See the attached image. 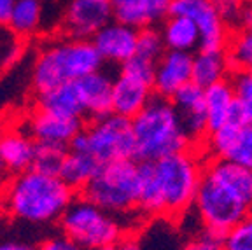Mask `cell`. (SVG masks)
<instances>
[{
  "label": "cell",
  "instance_id": "6da1fadb",
  "mask_svg": "<svg viewBox=\"0 0 252 250\" xmlns=\"http://www.w3.org/2000/svg\"><path fill=\"white\" fill-rule=\"evenodd\" d=\"M193 210L201 229L224 238L252 212V170L229 159H207Z\"/></svg>",
  "mask_w": 252,
  "mask_h": 250
},
{
  "label": "cell",
  "instance_id": "7a4b0ae2",
  "mask_svg": "<svg viewBox=\"0 0 252 250\" xmlns=\"http://www.w3.org/2000/svg\"><path fill=\"white\" fill-rule=\"evenodd\" d=\"M205 163L207 159L196 145L158 161L140 163V214L181 217L193 208Z\"/></svg>",
  "mask_w": 252,
  "mask_h": 250
},
{
  "label": "cell",
  "instance_id": "3957f363",
  "mask_svg": "<svg viewBox=\"0 0 252 250\" xmlns=\"http://www.w3.org/2000/svg\"><path fill=\"white\" fill-rule=\"evenodd\" d=\"M74 192L58 175H46L30 168L14 175L5 184L0 207L12 219L47 224L60 220L74 201Z\"/></svg>",
  "mask_w": 252,
  "mask_h": 250
},
{
  "label": "cell",
  "instance_id": "277c9868",
  "mask_svg": "<svg viewBox=\"0 0 252 250\" xmlns=\"http://www.w3.org/2000/svg\"><path fill=\"white\" fill-rule=\"evenodd\" d=\"M135 138V159L158 161L170 154L194 147L186 131L179 110L172 100L154 96L142 112L131 119Z\"/></svg>",
  "mask_w": 252,
  "mask_h": 250
},
{
  "label": "cell",
  "instance_id": "5b68a950",
  "mask_svg": "<svg viewBox=\"0 0 252 250\" xmlns=\"http://www.w3.org/2000/svg\"><path fill=\"white\" fill-rule=\"evenodd\" d=\"M103 60L93 40L72 39L49 42L39 51L32 66V88L37 94L102 70Z\"/></svg>",
  "mask_w": 252,
  "mask_h": 250
},
{
  "label": "cell",
  "instance_id": "8992f818",
  "mask_svg": "<svg viewBox=\"0 0 252 250\" xmlns=\"http://www.w3.org/2000/svg\"><path fill=\"white\" fill-rule=\"evenodd\" d=\"M81 196L118 217L140 212V161L121 159L102 164L93 180L81 191Z\"/></svg>",
  "mask_w": 252,
  "mask_h": 250
},
{
  "label": "cell",
  "instance_id": "52a82bcc",
  "mask_svg": "<svg viewBox=\"0 0 252 250\" xmlns=\"http://www.w3.org/2000/svg\"><path fill=\"white\" fill-rule=\"evenodd\" d=\"M58 222L62 235L74 240L84 250L112 249L126 236L121 217L100 208L84 196L74 198Z\"/></svg>",
  "mask_w": 252,
  "mask_h": 250
},
{
  "label": "cell",
  "instance_id": "ba28073f",
  "mask_svg": "<svg viewBox=\"0 0 252 250\" xmlns=\"http://www.w3.org/2000/svg\"><path fill=\"white\" fill-rule=\"evenodd\" d=\"M70 151L88 153L100 164L121 159H135V138L131 119L109 114L93 119L72 140Z\"/></svg>",
  "mask_w": 252,
  "mask_h": 250
},
{
  "label": "cell",
  "instance_id": "9c48e42d",
  "mask_svg": "<svg viewBox=\"0 0 252 250\" xmlns=\"http://www.w3.org/2000/svg\"><path fill=\"white\" fill-rule=\"evenodd\" d=\"M154 68L156 65L133 56L121 66L114 77L112 91V114L133 119L146 109L154 94Z\"/></svg>",
  "mask_w": 252,
  "mask_h": 250
},
{
  "label": "cell",
  "instance_id": "30bf717a",
  "mask_svg": "<svg viewBox=\"0 0 252 250\" xmlns=\"http://www.w3.org/2000/svg\"><path fill=\"white\" fill-rule=\"evenodd\" d=\"M170 14L184 16L196 25L201 37L200 49L226 51L231 28L220 18L210 0H172Z\"/></svg>",
  "mask_w": 252,
  "mask_h": 250
},
{
  "label": "cell",
  "instance_id": "8fae6325",
  "mask_svg": "<svg viewBox=\"0 0 252 250\" xmlns=\"http://www.w3.org/2000/svg\"><path fill=\"white\" fill-rule=\"evenodd\" d=\"M203 151L210 157H220L252 170V123L233 119L203 140Z\"/></svg>",
  "mask_w": 252,
  "mask_h": 250
},
{
  "label": "cell",
  "instance_id": "7c38bea8",
  "mask_svg": "<svg viewBox=\"0 0 252 250\" xmlns=\"http://www.w3.org/2000/svg\"><path fill=\"white\" fill-rule=\"evenodd\" d=\"M110 21H114L110 0H68L62 27L67 37L91 40Z\"/></svg>",
  "mask_w": 252,
  "mask_h": 250
},
{
  "label": "cell",
  "instance_id": "4fadbf2b",
  "mask_svg": "<svg viewBox=\"0 0 252 250\" xmlns=\"http://www.w3.org/2000/svg\"><path fill=\"white\" fill-rule=\"evenodd\" d=\"M189 82H193V55L166 49L154 68V94L172 100Z\"/></svg>",
  "mask_w": 252,
  "mask_h": 250
},
{
  "label": "cell",
  "instance_id": "5bb4252c",
  "mask_svg": "<svg viewBox=\"0 0 252 250\" xmlns=\"http://www.w3.org/2000/svg\"><path fill=\"white\" fill-rule=\"evenodd\" d=\"M138 31L140 30L114 20L103 27L91 40L98 55L102 56L103 63H114L123 66L137 53Z\"/></svg>",
  "mask_w": 252,
  "mask_h": 250
},
{
  "label": "cell",
  "instance_id": "9a60e30c",
  "mask_svg": "<svg viewBox=\"0 0 252 250\" xmlns=\"http://www.w3.org/2000/svg\"><path fill=\"white\" fill-rule=\"evenodd\" d=\"M84 126V121L79 118H65L37 109L28 121V135L35 142H49L70 147L72 140L83 131Z\"/></svg>",
  "mask_w": 252,
  "mask_h": 250
},
{
  "label": "cell",
  "instance_id": "2e32d148",
  "mask_svg": "<svg viewBox=\"0 0 252 250\" xmlns=\"http://www.w3.org/2000/svg\"><path fill=\"white\" fill-rule=\"evenodd\" d=\"M173 105L179 110L186 131L193 144L200 145L209 135L207 126V109H205V90L194 82H189L175 96L172 98Z\"/></svg>",
  "mask_w": 252,
  "mask_h": 250
},
{
  "label": "cell",
  "instance_id": "e0dca14e",
  "mask_svg": "<svg viewBox=\"0 0 252 250\" xmlns=\"http://www.w3.org/2000/svg\"><path fill=\"white\" fill-rule=\"evenodd\" d=\"M114 20L137 30L156 28L170 16L172 0H110Z\"/></svg>",
  "mask_w": 252,
  "mask_h": 250
},
{
  "label": "cell",
  "instance_id": "ac0fdd59",
  "mask_svg": "<svg viewBox=\"0 0 252 250\" xmlns=\"http://www.w3.org/2000/svg\"><path fill=\"white\" fill-rule=\"evenodd\" d=\"M79 88L83 93L86 118L100 119L112 114V91H114V77L102 70H96L86 77L79 79Z\"/></svg>",
  "mask_w": 252,
  "mask_h": 250
},
{
  "label": "cell",
  "instance_id": "d6986e66",
  "mask_svg": "<svg viewBox=\"0 0 252 250\" xmlns=\"http://www.w3.org/2000/svg\"><path fill=\"white\" fill-rule=\"evenodd\" d=\"M205 109H207L209 133L217 131L219 128L231 123L233 119L242 118L236 107V96L231 79L205 88Z\"/></svg>",
  "mask_w": 252,
  "mask_h": 250
},
{
  "label": "cell",
  "instance_id": "ffe728a7",
  "mask_svg": "<svg viewBox=\"0 0 252 250\" xmlns=\"http://www.w3.org/2000/svg\"><path fill=\"white\" fill-rule=\"evenodd\" d=\"M35 103L37 109L44 110V112L58 114L65 118H86V107H84L83 93H81L77 81L62 84L46 93H39Z\"/></svg>",
  "mask_w": 252,
  "mask_h": 250
},
{
  "label": "cell",
  "instance_id": "44dd1931",
  "mask_svg": "<svg viewBox=\"0 0 252 250\" xmlns=\"http://www.w3.org/2000/svg\"><path fill=\"white\" fill-rule=\"evenodd\" d=\"M35 154V140L21 131L0 135V168L14 175L32 168Z\"/></svg>",
  "mask_w": 252,
  "mask_h": 250
},
{
  "label": "cell",
  "instance_id": "7402d4cb",
  "mask_svg": "<svg viewBox=\"0 0 252 250\" xmlns=\"http://www.w3.org/2000/svg\"><path fill=\"white\" fill-rule=\"evenodd\" d=\"M163 40L168 51H181L194 55L200 51L201 37L196 25L184 16L170 14L159 27Z\"/></svg>",
  "mask_w": 252,
  "mask_h": 250
},
{
  "label": "cell",
  "instance_id": "603a6c76",
  "mask_svg": "<svg viewBox=\"0 0 252 250\" xmlns=\"http://www.w3.org/2000/svg\"><path fill=\"white\" fill-rule=\"evenodd\" d=\"M233 74L224 51H196L193 55V82L200 88H209L226 81Z\"/></svg>",
  "mask_w": 252,
  "mask_h": 250
},
{
  "label": "cell",
  "instance_id": "cb8c5ba5",
  "mask_svg": "<svg viewBox=\"0 0 252 250\" xmlns=\"http://www.w3.org/2000/svg\"><path fill=\"white\" fill-rule=\"evenodd\" d=\"M100 166L102 164L94 159L91 154L79 153V151H68L58 177L70 189L83 191L91 180H93V177L98 173Z\"/></svg>",
  "mask_w": 252,
  "mask_h": 250
},
{
  "label": "cell",
  "instance_id": "d4e9b609",
  "mask_svg": "<svg viewBox=\"0 0 252 250\" xmlns=\"http://www.w3.org/2000/svg\"><path fill=\"white\" fill-rule=\"evenodd\" d=\"M224 53L233 72L252 70V25L233 28Z\"/></svg>",
  "mask_w": 252,
  "mask_h": 250
},
{
  "label": "cell",
  "instance_id": "484cf974",
  "mask_svg": "<svg viewBox=\"0 0 252 250\" xmlns=\"http://www.w3.org/2000/svg\"><path fill=\"white\" fill-rule=\"evenodd\" d=\"M42 21V2L40 0H16L9 28L18 37H30L35 33Z\"/></svg>",
  "mask_w": 252,
  "mask_h": 250
},
{
  "label": "cell",
  "instance_id": "4316f807",
  "mask_svg": "<svg viewBox=\"0 0 252 250\" xmlns=\"http://www.w3.org/2000/svg\"><path fill=\"white\" fill-rule=\"evenodd\" d=\"M70 147L60 144H49V142H35V154H33V164L32 168L46 175H60L65 157H67Z\"/></svg>",
  "mask_w": 252,
  "mask_h": 250
},
{
  "label": "cell",
  "instance_id": "83f0119b",
  "mask_svg": "<svg viewBox=\"0 0 252 250\" xmlns=\"http://www.w3.org/2000/svg\"><path fill=\"white\" fill-rule=\"evenodd\" d=\"M165 53L166 46L159 28H144L138 31V46L135 56L156 65Z\"/></svg>",
  "mask_w": 252,
  "mask_h": 250
},
{
  "label": "cell",
  "instance_id": "f1b7e54d",
  "mask_svg": "<svg viewBox=\"0 0 252 250\" xmlns=\"http://www.w3.org/2000/svg\"><path fill=\"white\" fill-rule=\"evenodd\" d=\"M25 53L21 37H18L9 27H0V74L20 62Z\"/></svg>",
  "mask_w": 252,
  "mask_h": 250
},
{
  "label": "cell",
  "instance_id": "f546056e",
  "mask_svg": "<svg viewBox=\"0 0 252 250\" xmlns=\"http://www.w3.org/2000/svg\"><path fill=\"white\" fill-rule=\"evenodd\" d=\"M231 84L235 90L236 107L245 123H252V72H233Z\"/></svg>",
  "mask_w": 252,
  "mask_h": 250
},
{
  "label": "cell",
  "instance_id": "4dcf8cb0",
  "mask_svg": "<svg viewBox=\"0 0 252 250\" xmlns=\"http://www.w3.org/2000/svg\"><path fill=\"white\" fill-rule=\"evenodd\" d=\"M226 250H252V212L222 238Z\"/></svg>",
  "mask_w": 252,
  "mask_h": 250
},
{
  "label": "cell",
  "instance_id": "1f68e13d",
  "mask_svg": "<svg viewBox=\"0 0 252 250\" xmlns=\"http://www.w3.org/2000/svg\"><path fill=\"white\" fill-rule=\"evenodd\" d=\"M220 18L229 25V28H235L240 21V16L251 0H210Z\"/></svg>",
  "mask_w": 252,
  "mask_h": 250
},
{
  "label": "cell",
  "instance_id": "d6a6232c",
  "mask_svg": "<svg viewBox=\"0 0 252 250\" xmlns=\"http://www.w3.org/2000/svg\"><path fill=\"white\" fill-rule=\"evenodd\" d=\"M181 250H226V249H224L222 238L203 231L201 235L189 240Z\"/></svg>",
  "mask_w": 252,
  "mask_h": 250
},
{
  "label": "cell",
  "instance_id": "836d02e7",
  "mask_svg": "<svg viewBox=\"0 0 252 250\" xmlns=\"http://www.w3.org/2000/svg\"><path fill=\"white\" fill-rule=\"evenodd\" d=\"M37 250H84L81 245L70 240L65 235H58V236H49L46 238L42 243L39 245Z\"/></svg>",
  "mask_w": 252,
  "mask_h": 250
},
{
  "label": "cell",
  "instance_id": "e575fe53",
  "mask_svg": "<svg viewBox=\"0 0 252 250\" xmlns=\"http://www.w3.org/2000/svg\"><path fill=\"white\" fill-rule=\"evenodd\" d=\"M14 7L16 0H0V27H9Z\"/></svg>",
  "mask_w": 252,
  "mask_h": 250
},
{
  "label": "cell",
  "instance_id": "d590c367",
  "mask_svg": "<svg viewBox=\"0 0 252 250\" xmlns=\"http://www.w3.org/2000/svg\"><path fill=\"white\" fill-rule=\"evenodd\" d=\"M112 250H142V247L137 238H133V236H125V238H121L116 243V247H112Z\"/></svg>",
  "mask_w": 252,
  "mask_h": 250
},
{
  "label": "cell",
  "instance_id": "8d00e7d4",
  "mask_svg": "<svg viewBox=\"0 0 252 250\" xmlns=\"http://www.w3.org/2000/svg\"><path fill=\"white\" fill-rule=\"evenodd\" d=\"M0 250H32V247L21 242H0Z\"/></svg>",
  "mask_w": 252,
  "mask_h": 250
},
{
  "label": "cell",
  "instance_id": "74e56055",
  "mask_svg": "<svg viewBox=\"0 0 252 250\" xmlns=\"http://www.w3.org/2000/svg\"><path fill=\"white\" fill-rule=\"evenodd\" d=\"M96 250H112V249H96Z\"/></svg>",
  "mask_w": 252,
  "mask_h": 250
},
{
  "label": "cell",
  "instance_id": "f35d334b",
  "mask_svg": "<svg viewBox=\"0 0 252 250\" xmlns=\"http://www.w3.org/2000/svg\"><path fill=\"white\" fill-rule=\"evenodd\" d=\"M249 72H252V70H249Z\"/></svg>",
  "mask_w": 252,
  "mask_h": 250
}]
</instances>
